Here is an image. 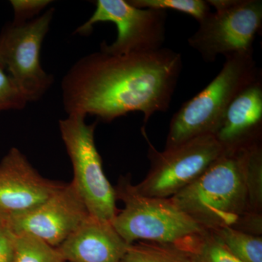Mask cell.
I'll return each instance as SVG.
<instances>
[{"mask_svg": "<svg viewBox=\"0 0 262 262\" xmlns=\"http://www.w3.org/2000/svg\"><path fill=\"white\" fill-rule=\"evenodd\" d=\"M182 66V55L170 48L125 55L91 53L63 77L65 111L107 122L139 112L149 122L155 113L168 111Z\"/></svg>", "mask_w": 262, "mask_h": 262, "instance_id": "obj_1", "label": "cell"}, {"mask_svg": "<svg viewBox=\"0 0 262 262\" xmlns=\"http://www.w3.org/2000/svg\"><path fill=\"white\" fill-rule=\"evenodd\" d=\"M261 77L253 53L226 56L218 75L172 117L165 149L199 136L215 135L232 101Z\"/></svg>", "mask_w": 262, "mask_h": 262, "instance_id": "obj_2", "label": "cell"}, {"mask_svg": "<svg viewBox=\"0 0 262 262\" xmlns=\"http://www.w3.org/2000/svg\"><path fill=\"white\" fill-rule=\"evenodd\" d=\"M170 199L208 230L234 228L249 212L238 147L227 148L199 178Z\"/></svg>", "mask_w": 262, "mask_h": 262, "instance_id": "obj_3", "label": "cell"}, {"mask_svg": "<svg viewBox=\"0 0 262 262\" xmlns=\"http://www.w3.org/2000/svg\"><path fill=\"white\" fill-rule=\"evenodd\" d=\"M115 189L124 208L117 212L112 225L128 245L140 241L177 245L206 230L170 198L139 194L127 177L120 178Z\"/></svg>", "mask_w": 262, "mask_h": 262, "instance_id": "obj_4", "label": "cell"}, {"mask_svg": "<svg viewBox=\"0 0 262 262\" xmlns=\"http://www.w3.org/2000/svg\"><path fill=\"white\" fill-rule=\"evenodd\" d=\"M85 116L70 115L59 120L62 140L74 170L72 182L90 215L111 222L117 215L116 193L105 176L95 143L97 122L86 123Z\"/></svg>", "mask_w": 262, "mask_h": 262, "instance_id": "obj_5", "label": "cell"}, {"mask_svg": "<svg viewBox=\"0 0 262 262\" xmlns=\"http://www.w3.org/2000/svg\"><path fill=\"white\" fill-rule=\"evenodd\" d=\"M215 11L198 22L188 44L206 62L218 56L253 53V42L262 26L261 0H208Z\"/></svg>", "mask_w": 262, "mask_h": 262, "instance_id": "obj_6", "label": "cell"}, {"mask_svg": "<svg viewBox=\"0 0 262 262\" xmlns=\"http://www.w3.org/2000/svg\"><path fill=\"white\" fill-rule=\"evenodd\" d=\"M141 131L149 146L151 168L144 180L134 187L144 196L172 198L199 178L227 149L210 134L159 151L150 142L144 127Z\"/></svg>", "mask_w": 262, "mask_h": 262, "instance_id": "obj_7", "label": "cell"}, {"mask_svg": "<svg viewBox=\"0 0 262 262\" xmlns=\"http://www.w3.org/2000/svg\"><path fill=\"white\" fill-rule=\"evenodd\" d=\"M167 16L166 10L136 8L125 0H98L94 13L75 32L88 35L95 24L111 22L116 25L117 39L111 45L101 43L100 51L113 55L147 53L163 48Z\"/></svg>", "mask_w": 262, "mask_h": 262, "instance_id": "obj_8", "label": "cell"}, {"mask_svg": "<svg viewBox=\"0 0 262 262\" xmlns=\"http://www.w3.org/2000/svg\"><path fill=\"white\" fill-rule=\"evenodd\" d=\"M53 14L51 8L26 23L10 24L0 35V66L29 102L42 98L53 83V77L43 70L39 58Z\"/></svg>", "mask_w": 262, "mask_h": 262, "instance_id": "obj_9", "label": "cell"}, {"mask_svg": "<svg viewBox=\"0 0 262 262\" xmlns=\"http://www.w3.org/2000/svg\"><path fill=\"white\" fill-rule=\"evenodd\" d=\"M90 215L72 183L33 209L7 215L5 226L17 234L28 233L58 248Z\"/></svg>", "mask_w": 262, "mask_h": 262, "instance_id": "obj_10", "label": "cell"}, {"mask_svg": "<svg viewBox=\"0 0 262 262\" xmlns=\"http://www.w3.org/2000/svg\"><path fill=\"white\" fill-rule=\"evenodd\" d=\"M64 185L42 177L20 150L12 148L0 163V210L7 215L28 211Z\"/></svg>", "mask_w": 262, "mask_h": 262, "instance_id": "obj_11", "label": "cell"}, {"mask_svg": "<svg viewBox=\"0 0 262 262\" xmlns=\"http://www.w3.org/2000/svg\"><path fill=\"white\" fill-rule=\"evenodd\" d=\"M128 246L111 222L89 215L57 248L67 262H121Z\"/></svg>", "mask_w": 262, "mask_h": 262, "instance_id": "obj_12", "label": "cell"}, {"mask_svg": "<svg viewBox=\"0 0 262 262\" xmlns=\"http://www.w3.org/2000/svg\"><path fill=\"white\" fill-rule=\"evenodd\" d=\"M261 77L248 86L229 105L215 136L225 147L261 138Z\"/></svg>", "mask_w": 262, "mask_h": 262, "instance_id": "obj_13", "label": "cell"}, {"mask_svg": "<svg viewBox=\"0 0 262 262\" xmlns=\"http://www.w3.org/2000/svg\"><path fill=\"white\" fill-rule=\"evenodd\" d=\"M261 138L237 145L246 189L248 211L261 214L262 146Z\"/></svg>", "mask_w": 262, "mask_h": 262, "instance_id": "obj_14", "label": "cell"}, {"mask_svg": "<svg viewBox=\"0 0 262 262\" xmlns=\"http://www.w3.org/2000/svg\"><path fill=\"white\" fill-rule=\"evenodd\" d=\"M177 246L189 254L192 262H241L208 229L187 237Z\"/></svg>", "mask_w": 262, "mask_h": 262, "instance_id": "obj_15", "label": "cell"}, {"mask_svg": "<svg viewBox=\"0 0 262 262\" xmlns=\"http://www.w3.org/2000/svg\"><path fill=\"white\" fill-rule=\"evenodd\" d=\"M226 248L241 262H262V237L232 227L211 229Z\"/></svg>", "mask_w": 262, "mask_h": 262, "instance_id": "obj_16", "label": "cell"}, {"mask_svg": "<svg viewBox=\"0 0 262 262\" xmlns=\"http://www.w3.org/2000/svg\"><path fill=\"white\" fill-rule=\"evenodd\" d=\"M121 262H192L176 244L139 241L129 245Z\"/></svg>", "mask_w": 262, "mask_h": 262, "instance_id": "obj_17", "label": "cell"}, {"mask_svg": "<svg viewBox=\"0 0 262 262\" xmlns=\"http://www.w3.org/2000/svg\"><path fill=\"white\" fill-rule=\"evenodd\" d=\"M13 262L67 261L58 248L32 234L20 233L15 234Z\"/></svg>", "mask_w": 262, "mask_h": 262, "instance_id": "obj_18", "label": "cell"}, {"mask_svg": "<svg viewBox=\"0 0 262 262\" xmlns=\"http://www.w3.org/2000/svg\"><path fill=\"white\" fill-rule=\"evenodd\" d=\"M133 6L139 8L173 10L191 15L201 21L211 12V7L203 0H127Z\"/></svg>", "mask_w": 262, "mask_h": 262, "instance_id": "obj_19", "label": "cell"}, {"mask_svg": "<svg viewBox=\"0 0 262 262\" xmlns=\"http://www.w3.org/2000/svg\"><path fill=\"white\" fill-rule=\"evenodd\" d=\"M29 103L8 72L0 66V112L21 110Z\"/></svg>", "mask_w": 262, "mask_h": 262, "instance_id": "obj_20", "label": "cell"}, {"mask_svg": "<svg viewBox=\"0 0 262 262\" xmlns=\"http://www.w3.org/2000/svg\"><path fill=\"white\" fill-rule=\"evenodd\" d=\"M51 3L50 0H12L10 4L14 12L13 23H26L37 18Z\"/></svg>", "mask_w": 262, "mask_h": 262, "instance_id": "obj_21", "label": "cell"}, {"mask_svg": "<svg viewBox=\"0 0 262 262\" xmlns=\"http://www.w3.org/2000/svg\"><path fill=\"white\" fill-rule=\"evenodd\" d=\"M15 234L7 226L0 228V262H13Z\"/></svg>", "mask_w": 262, "mask_h": 262, "instance_id": "obj_22", "label": "cell"}, {"mask_svg": "<svg viewBox=\"0 0 262 262\" xmlns=\"http://www.w3.org/2000/svg\"><path fill=\"white\" fill-rule=\"evenodd\" d=\"M7 214L0 210V228L5 226L6 223Z\"/></svg>", "mask_w": 262, "mask_h": 262, "instance_id": "obj_23", "label": "cell"}, {"mask_svg": "<svg viewBox=\"0 0 262 262\" xmlns=\"http://www.w3.org/2000/svg\"></svg>", "mask_w": 262, "mask_h": 262, "instance_id": "obj_24", "label": "cell"}]
</instances>
